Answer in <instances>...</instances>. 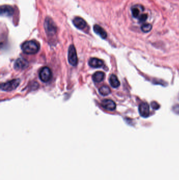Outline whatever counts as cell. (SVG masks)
I'll use <instances>...</instances> for the list:
<instances>
[{
  "instance_id": "cell-5",
  "label": "cell",
  "mask_w": 179,
  "mask_h": 180,
  "mask_svg": "<svg viewBox=\"0 0 179 180\" xmlns=\"http://www.w3.org/2000/svg\"><path fill=\"white\" fill-rule=\"evenodd\" d=\"M39 76L41 80L43 82H47L51 79L52 72L50 68L48 67H44L41 70Z\"/></svg>"
},
{
  "instance_id": "cell-3",
  "label": "cell",
  "mask_w": 179,
  "mask_h": 180,
  "mask_svg": "<svg viewBox=\"0 0 179 180\" xmlns=\"http://www.w3.org/2000/svg\"><path fill=\"white\" fill-rule=\"evenodd\" d=\"M21 81L19 79H14L8 82L1 84V89L4 91H11L18 87L20 84Z\"/></svg>"
},
{
  "instance_id": "cell-8",
  "label": "cell",
  "mask_w": 179,
  "mask_h": 180,
  "mask_svg": "<svg viewBox=\"0 0 179 180\" xmlns=\"http://www.w3.org/2000/svg\"><path fill=\"white\" fill-rule=\"evenodd\" d=\"M139 113L142 117H147L150 114L149 105L147 103H141L139 106Z\"/></svg>"
},
{
  "instance_id": "cell-17",
  "label": "cell",
  "mask_w": 179,
  "mask_h": 180,
  "mask_svg": "<svg viewBox=\"0 0 179 180\" xmlns=\"http://www.w3.org/2000/svg\"><path fill=\"white\" fill-rule=\"evenodd\" d=\"M152 25L149 23H144L141 26V31L144 33H148L152 30Z\"/></svg>"
},
{
  "instance_id": "cell-18",
  "label": "cell",
  "mask_w": 179,
  "mask_h": 180,
  "mask_svg": "<svg viewBox=\"0 0 179 180\" xmlns=\"http://www.w3.org/2000/svg\"><path fill=\"white\" fill-rule=\"evenodd\" d=\"M148 15L147 14H141L140 16L138 18V20H139V23H144L147 20Z\"/></svg>"
},
{
  "instance_id": "cell-15",
  "label": "cell",
  "mask_w": 179,
  "mask_h": 180,
  "mask_svg": "<svg viewBox=\"0 0 179 180\" xmlns=\"http://www.w3.org/2000/svg\"><path fill=\"white\" fill-rule=\"evenodd\" d=\"M109 82H110L111 86L114 88H117L120 86V83L119 81L117 76L114 74H112L111 76L110 79H109Z\"/></svg>"
},
{
  "instance_id": "cell-14",
  "label": "cell",
  "mask_w": 179,
  "mask_h": 180,
  "mask_svg": "<svg viewBox=\"0 0 179 180\" xmlns=\"http://www.w3.org/2000/svg\"><path fill=\"white\" fill-rule=\"evenodd\" d=\"M105 73L102 72H97L93 74V80L96 83H99L105 79Z\"/></svg>"
},
{
  "instance_id": "cell-11",
  "label": "cell",
  "mask_w": 179,
  "mask_h": 180,
  "mask_svg": "<svg viewBox=\"0 0 179 180\" xmlns=\"http://www.w3.org/2000/svg\"><path fill=\"white\" fill-rule=\"evenodd\" d=\"M144 8L141 5H135L131 7V13L133 17L138 19L141 15L140 14V12L144 11Z\"/></svg>"
},
{
  "instance_id": "cell-13",
  "label": "cell",
  "mask_w": 179,
  "mask_h": 180,
  "mask_svg": "<svg viewBox=\"0 0 179 180\" xmlns=\"http://www.w3.org/2000/svg\"><path fill=\"white\" fill-rule=\"evenodd\" d=\"M94 31L102 39H105L107 37V34L106 31L99 25L95 24L94 26Z\"/></svg>"
},
{
  "instance_id": "cell-7",
  "label": "cell",
  "mask_w": 179,
  "mask_h": 180,
  "mask_svg": "<svg viewBox=\"0 0 179 180\" xmlns=\"http://www.w3.org/2000/svg\"><path fill=\"white\" fill-rule=\"evenodd\" d=\"M14 12L13 8L8 5H2L1 7V15L4 16H11Z\"/></svg>"
},
{
  "instance_id": "cell-16",
  "label": "cell",
  "mask_w": 179,
  "mask_h": 180,
  "mask_svg": "<svg viewBox=\"0 0 179 180\" xmlns=\"http://www.w3.org/2000/svg\"><path fill=\"white\" fill-rule=\"evenodd\" d=\"M99 92L101 95H103V96H106V95H108L111 93V90L109 87L104 85L99 88Z\"/></svg>"
},
{
  "instance_id": "cell-1",
  "label": "cell",
  "mask_w": 179,
  "mask_h": 180,
  "mask_svg": "<svg viewBox=\"0 0 179 180\" xmlns=\"http://www.w3.org/2000/svg\"><path fill=\"white\" fill-rule=\"evenodd\" d=\"M22 50L27 54H34L40 50V45L35 41H29L24 42L22 45Z\"/></svg>"
},
{
  "instance_id": "cell-6",
  "label": "cell",
  "mask_w": 179,
  "mask_h": 180,
  "mask_svg": "<svg viewBox=\"0 0 179 180\" xmlns=\"http://www.w3.org/2000/svg\"><path fill=\"white\" fill-rule=\"evenodd\" d=\"M29 66L28 62L23 58H19L15 62L14 68L16 70H23L25 69Z\"/></svg>"
},
{
  "instance_id": "cell-10",
  "label": "cell",
  "mask_w": 179,
  "mask_h": 180,
  "mask_svg": "<svg viewBox=\"0 0 179 180\" xmlns=\"http://www.w3.org/2000/svg\"><path fill=\"white\" fill-rule=\"evenodd\" d=\"M102 107L108 111H114L116 108V104L115 102L111 100H103L101 103Z\"/></svg>"
},
{
  "instance_id": "cell-19",
  "label": "cell",
  "mask_w": 179,
  "mask_h": 180,
  "mask_svg": "<svg viewBox=\"0 0 179 180\" xmlns=\"http://www.w3.org/2000/svg\"><path fill=\"white\" fill-rule=\"evenodd\" d=\"M151 106H152V108L154 109L157 110L159 108L160 105H159L157 102H152V103H151Z\"/></svg>"
},
{
  "instance_id": "cell-4",
  "label": "cell",
  "mask_w": 179,
  "mask_h": 180,
  "mask_svg": "<svg viewBox=\"0 0 179 180\" xmlns=\"http://www.w3.org/2000/svg\"><path fill=\"white\" fill-rule=\"evenodd\" d=\"M68 60L69 63L72 66H76L78 63L77 52L74 45H70L68 52Z\"/></svg>"
},
{
  "instance_id": "cell-9",
  "label": "cell",
  "mask_w": 179,
  "mask_h": 180,
  "mask_svg": "<svg viewBox=\"0 0 179 180\" xmlns=\"http://www.w3.org/2000/svg\"><path fill=\"white\" fill-rule=\"evenodd\" d=\"M73 23L77 29L80 30H84L87 26L86 22L83 18L80 17H76L74 18L73 20Z\"/></svg>"
},
{
  "instance_id": "cell-12",
  "label": "cell",
  "mask_w": 179,
  "mask_h": 180,
  "mask_svg": "<svg viewBox=\"0 0 179 180\" xmlns=\"http://www.w3.org/2000/svg\"><path fill=\"white\" fill-rule=\"evenodd\" d=\"M89 65L90 66L94 68H99L104 65V62L98 58H91L89 61Z\"/></svg>"
},
{
  "instance_id": "cell-2",
  "label": "cell",
  "mask_w": 179,
  "mask_h": 180,
  "mask_svg": "<svg viewBox=\"0 0 179 180\" xmlns=\"http://www.w3.org/2000/svg\"><path fill=\"white\" fill-rule=\"evenodd\" d=\"M44 28L46 34L48 36H54L57 32V27L53 20L50 17H47L44 22Z\"/></svg>"
}]
</instances>
